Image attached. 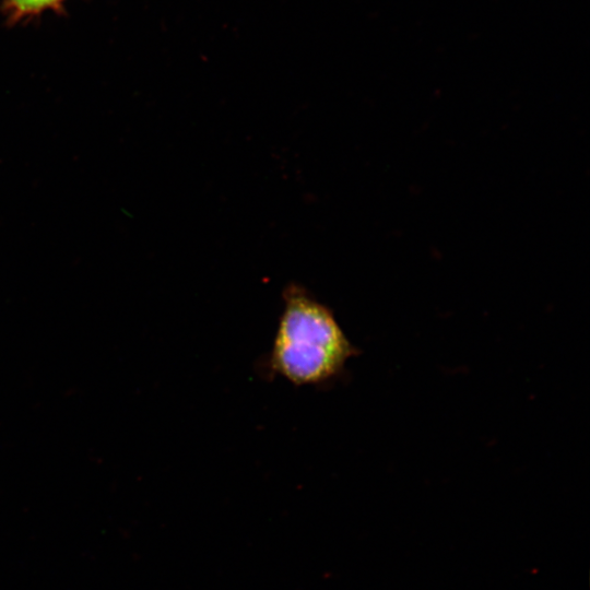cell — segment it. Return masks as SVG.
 Instances as JSON below:
<instances>
[{
	"label": "cell",
	"instance_id": "6da1fadb",
	"mask_svg": "<svg viewBox=\"0 0 590 590\" xmlns=\"http://www.w3.org/2000/svg\"><path fill=\"white\" fill-rule=\"evenodd\" d=\"M357 353L328 306L304 286L286 285L267 358L272 374L295 386H320L337 379Z\"/></svg>",
	"mask_w": 590,
	"mask_h": 590
},
{
	"label": "cell",
	"instance_id": "7a4b0ae2",
	"mask_svg": "<svg viewBox=\"0 0 590 590\" xmlns=\"http://www.w3.org/2000/svg\"><path fill=\"white\" fill-rule=\"evenodd\" d=\"M66 0H4L3 12L10 22H21L46 11L58 10Z\"/></svg>",
	"mask_w": 590,
	"mask_h": 590
}]
</instances>
